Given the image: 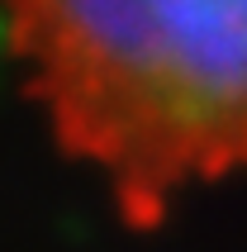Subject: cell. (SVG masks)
Instances as JSON below:
<instances>
[{
	"instance_id": "6da1fadb",
	"label": "cell",
	"mask_w": 247,
	"mask_h": 252,
	"mask_svg": "<svg viewBox=\"0 0 247 252\" xmlns=\"http://www.w3.org/2000/svg\"><path fill=\"white\" fill-rule=\"evenodd\" d=\"M5 43L124 224L247 171V0H5Z\"/></svg>"
}]
</instances>
